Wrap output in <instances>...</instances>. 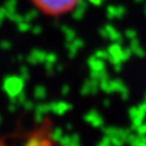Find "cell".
Here are the masks:
<instances>
[{
  "label": "cell",
  "mask_w": 146,
  "mask_h": 146,
  "mask_svg": "<svg viewBox=\"0 0 146 146\" xmlns=\"http://www.w3.org/2000/svg\"><path fill=\"white\" fill-rule=\"evenodd\" d=\"M33 6L45 15L60 16L71 12L80 0H30Z\"/></svg>",
  "instance_id": "1"
}]
</instances>
